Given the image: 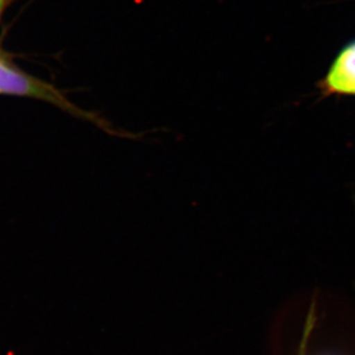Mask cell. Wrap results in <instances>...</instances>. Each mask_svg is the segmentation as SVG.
I'll use <instances>...</instances> for the list:
<instances>
[{"mask_svg": "<svg viewBox=\"0 0 355 355\" xmlns=\"http://www.w3.org/2000/svg\"><path fill=\"white\" fill-rule=\"evenodd\" d=\"M0 94L17 96V97L31 98L36 101H43L46 104L53 105L60 108L61 111L67 112L76 118L89 121L101 128L110 134L118 135L113 131L107 122L90 112L84 111L74 103H71L58 87L53 84L45 82L40 78H35L22 71L12 61L7 59L6 55L0 51Z\"/></svg>", "mask_w": 355, "mask_h": 355, "instance_id": "6da1fadb", "label": "cell"}, {"mask_svg": "<svg viewBox=\"0 0 355 355\" xmlns=\"http://www.w3.org/2000/svg\"><path fill=\"white\" fill-rule=\"evenodd\" d=\"M316 87L322 99L355 97V38L336 54L324 76L316 83Z\"/></svg>", "mask_w": 355, "mask_h": 355, "instance_id": "7a4b0ae2", "label": "cell"}, {"mask_svg": "<svg viewBox=\"0 0 355 355\" xmlns=\"http://www.w3.org/2000/svg\"><path fill=\"white\" fill-rule=\"evenodd\" d=\"M13 1L14 0H0V20H1V17L6 12L7 8L13 3Z\"/></svg>", "mask_w": 355, "mask_h": 355, "instance_id": "3957f363", "label": "cell"}]
</instances>
